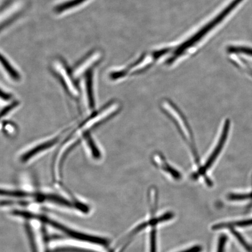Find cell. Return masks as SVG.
Wrapping results in <instances>:
<instances>
[{
    "label": "cell",
    "instance_id": "5bb4252c",
    "mask_svg": "<svg viewBox=\"0 0 252 252\" xmlns=\"http://www.w3.org/2000/svg\"><path fill=\"white\" fill-rule=\"evenodd\" d=\"M231 231L232 234L235 236L236 239L240 242V244L243 246L246 251H247V252H252V249L250 247V245L247 243V242L245 241L244 238H242V236L239 234L238 232L235 231L232 228H231Z\"/></svg>",
    "mask_w": 252,
    "mask_h": 252
},
{
    "label": "cell",
    "instance_id": "6da1fadb",
    "mask_svg": "<svg viewBox=\"0 0 252 252\" xmlns=\"http://www.w3.org/2000/svg\"><path fill=\"white\" fill-rule=\"evenodd\" d=\"M110 119L109 113L105 109L102 108L92 116H90L84 121L75 130L67 137L62 144L56 154L53 164V178L56 181L61 180L62 171L63 163L66 157L70 151L81 140L83 139L85 135L90 133L91 129L97 127L103 123Z\"/></svg>",
    "mask_w": 252,
    "mask_h": 252
},
{
    "label": "cell",
    "instance_id": "7c38bea8",
    "mask_svg": "<svg viewBox=\"0 0 252 252\" xmlns=\"http://www.w3.org/2000/svg\"><path fill=\"white\" fill-rule=\"evenodd\" d=\"M86 1L87 0H71V1L65 2L58 6V7L56 8L55 10L58 12H62L68 10V9L77 7V6Z\"/></svg>",
    "mask_w": 252,
    "mask_h": 252
},
{
    "label": "cell",
    "instance_id": "277c9868",
    "mask_svg": "<svg viewBox=\"0 0 252 252\" xmlns=\"http://www.w3.org/2000/svg\"><path fill=\"white\" fill-rule=\"evenodd\" d=\"M244 0H233L227 7L223 9V10L220 12V14L217 15L216 18H214L212 21L208 23L202 29L198 31L197 33L194 34L190 39L185 41L184 43L177 47L175 52L173 53L172 56L166 61V64L168 65L172 64L176 59H178L179 57L184 54L186 50L194 46L195 44L197 43L198 41L202 39L206 34L209 33L210 31H212L214 27H216L220 22L224 20V18L227 17Z\"/></svg>",
    "mask_w": 252,
    "mask_h": 252
},
{
    "label": "cell",
    "instance_id": "30bf717a",
    "mask_svg": "<svg viewBox=\"0 0 252 252\" xmlns=\"http://www.w3.org/2000/svg\"><path fill=\"white\" fill-rule=\"evenodd\" d=\"M1 63L3 67L5 68L6 72H7L9 76L11 77L12 80L19 81L21 79V75L15 69L12 67V65L9 63L8 60L5 57L1 55Z\"/></svg>",
    "mask_w": 252,
    "mask_h": 252
},
{
    "label": "cell",
    "instance_id": "3957f363",
    "mask_svg": "<svg viewBox=\"0 0 252 252\" xmlns=\"http://www.w3.org/2000/svg\"><path fill=\"white\" fill-rule=\"evenodd\" d=\"M26 220L27 229L29 234L32 252H50V241L47 237L46 223L41 217L32 213L20 212L16 216Z\"/></svg>",
    "mask_w": 252,
    "mask_h": 252
},
{
    "label": "cell",
    "instance_id": "d6986e66",
    "mask_svg": "<svg viewBox=\"0 0 252 252\" xmlns=\"http://www.w3.org/2000/svg\"><path fill=\"white\" fill-rule=\"evenodd\" d=\"M171 49H162L161 50H159V51H157L156 52H154L153 53V56L154 59L157 60L159 59L160 57H161L162 55H164L168 53Z\"/></svg>",
    "mask_w": 252,
    "mask_h": 252
},
{
    "label": "cell",
    "instance_id": "7a4b0ae2",
    "mask_svg": "<svg viewBox=\"0 0 252 252\" xmlns=\"http://www.w3.org/2000/svg\"><path fill=\"white\" fill-rule=\"evenodd\" d=\"M162 109L165 114L169 116L173 124L177 128L179 133L185 141L191 153L192 162L196 166V170L200 167L199 157H198L193 133L190 126L183 113L174 103L169 100H163L161 103Z\"/></svg>",
    "mask_w": 252,
    "mask_h": 252
},
{
    "label": "cell",
    "instance_id": "5b68a950",
    "mask_svg": "<svg viewBox=\"0 0 252 252\" xmlns=\"http://www.w3.org/2000/svg\"><path fill=\"white\" fill-rule=\"evenodd\" d=\"M230 125H231V122H230L229 120H226L222 126L221 133L220 134V137L219 134L218 140H217L218 141L216 142V146H214L212 151H211L206 161L204 163V165H201L197 171L194 172L193 174L191 175L192 179L196 180L198 178H202L206 181L207 185H212L213 183L208 178L207 173L215 164L217 160L219 159L220 153H222L223 148L225 146L226 140H227L230 126H231Z\"/></svg>",
    "mask_w": 252,
    "mask_h": 252
},
{
    "label": "cell",
    "instance_id": "7402d4cb",
    "mask_svg": "<svg viewBox=\"0 0 252 252\" xmlns=\"http://www.w3.org/2000/svg\"><path fill=\"white\" fill-rule=\"evenodd\" d=\"M249 72H250V74L252 75V70L251 68H249Z\"/></svg>",
    "mask_w": 252,
    "mask_h": 252
},
{
    "label": "cell",
    "instance_id": "44dd1931",
    "mask_svg": "<svg viewBox=\"0 0 252 252\" xmlns=\"http://www.w3.org/2000/svg\"><path fill=\"white\" fill-rule=\"evenodd\" d=\"M239 198L240 200L249 199V198H252V193L248 194H239Z\"/></svg>",
    "mask_w": 252,
    "mask_h": 252
},
{
    "label": "cell",
    "instance_id": "e0dca14e",
    "mask_svg": "<svg viewBox=\"0 0 252 252\" xmlns=\"http://www.w3.org/2000/svg\"><path fill=\"white\" fill-rule=\"evenodd\" d=\"M19 105V102L14 100L11 104L8 105L3 108L1 110V117L3 118L4 116L7 115L9 112H11L12 110L17 107Z\"/></svg>",
    "mask_w": 252,
    "mask_h": 252
},
{
    "label": "cell",
    "instance_id": "52a82bcc",
    "mask_svg": "<svg viewBox=\"0 0 252 252\" xmlns=\"http://www.w3.org/2000/svg\"><path fill=\"white\" fill-rule=\"evenodd\" d=\"M152 160L154 164L158 168L165 172L167 174H169L173 179H176V180H179V179L181 178V173L172 165L169 164V163L167 161L164 156L161 155V154L159 153L154 154Z\"/></svg>",
    "mask_w": 252,
    "mask_h": 252
},
{
    "label": "cell",
    "instance_id": "ac0fdd59",
    "mask_svg": "<svg viewBox=\"0 0 252 252\" xmlns=\"http://www.w3.org/2000/svg\"><path fill=\"white\" fill-rule=\"evenodd\" d=\"M227 241V238L225 235H222L219 239L218 249L217 252H225V245Z\"/></svg>",
    "mask_w": 252,
    "mask_h": 252
},
{
    "label": "cell",
    "instance_id": "9c48e42d",
    "mask_svg": "<svg viewBox=\"0 0 252 252\" xmlns=\"http://www.w3.org/2000/svg\"><path fill=\"white\" fill-rule=\"evenodd\" d=\"M83 139L85 141V144H86L87 149L90 156L92 157L93 158L99 159L102 156L101 153H100V151L99 148L97 147V144L94 143L93 138L91 136L90 133H88L85 135Z\"/></svg>",
    "mask_w": 252,
    "mask_h": 252
},
{
    "label": "cell",
    "instance_id": "ba28073f",
    "mask_svg": "<svg viewBox=\"0 0 252 252\" xmlns=\"http://www.w3.org/2000/svg\"><path fill=\"white\" fill-rule=\"evenodd\" d=\"M85 94L88 108L94 110L95 106L94 100L93 74L92 70L88 71L85 81Z\"/></svg>",
    "mask_w": 252,
    "mask_h": 252
},
{
    "label": "cell",
    "instance_id": "9a60e30c",
    "mask_svg": "<svg viewBox=\"0 0 252 252\" xmlns=\"http://www.w3.org/2000/svg\"><path fill=\"white\" fill-rule=\"evenodd\" d=\"M3 127H4V131L5 134L8 135L15 134L16 131H17V127H16L15 125L11 122L5 121Z\"/></svg>",
    "mask_w": 252,
    "mask_h": 252
},
{
    "label": "cell",
    "instance_id": "8992f818",
    "mask_svg": "<svg viewBox=\"0 0 252 252\" xmlns=\"http://www.w3.org/2000/svg\"><path fill=\"white\" fill-rule=\"evenodd\" d=\"M63 133L58 134L54 137L47 138V139L38 142L31 146L26 150L23 151L20 156L21 161L27 163L35 158L41 154L46 152L47 150L56 146L61 140Z\"/></svg>",
    "mask_w": 252,
    "mask_h": 252
},
{
    "label": "cell",
    "instance_id": "2e32d148",
    "mask_svg": "<svg viewBox=\"0 0 252 252\" xmlns=\"http://www.w3.org/2000/svg\"><path fill=\"white\" fill-rule=\"evenodd\" d=\"M150 246L151 252H157V231L155 227L151 232Z\"/></svg>",
    "mask_w": 252,
    "mask_h": 252
},
{
    "label": "cell",
    "instance_id": "4fadbf2b",
    "mask_svg": "<svg viewBox=\"0 0 252 252\" xmlns=\"http://www.w3.org/2000/svg\"><path fill=\"white\" fill-rule=\"evenodd\" d=\"M228 52L231 53H243V54L252 56V49L245 46H229Z\"/></svg>",
    "mask_w": 252,
    "mask_h": 252
},
{
    "label": "cell",
    "instance_id": "ffe728a7",
    "mask_svg": "<svg viewBox=\"0 0 252 252\" xmlns=\"http://www.w3.org/2000/svg\"><path fill=\"white\" fill-rule=\"evenodd\" d=\"M201 250H202V249H201L199 246H196V247L189 249V250L182 252H200Z\"/></svg>",
    "mask_w": 252,
    "mask_h": 252
},
{
    "label": "cell",
    "instance_id": "8fae6325",
    "mask_svg": "<svg viewBox=\"0 0 252 252\" xmlns=\"http://www.w3.org/2000/svg\"><path fill=\"white\" fill-rule=\"evenodd\" d=\"M252 225V219L239 220V221H235L228 223H219L213 226V229L217 230L224 228H233L234 226H248Z\"/></svg>",
    "mask_w": 252,
    "mask_h": 252
}]
</instances>
